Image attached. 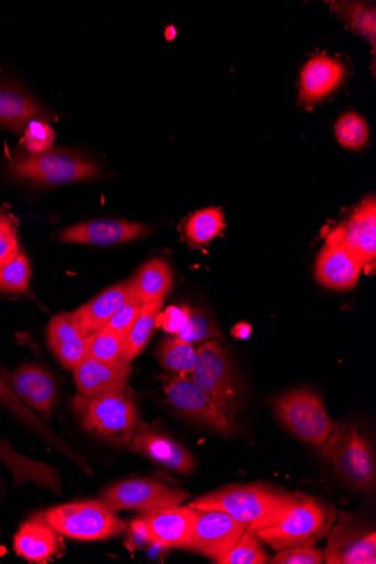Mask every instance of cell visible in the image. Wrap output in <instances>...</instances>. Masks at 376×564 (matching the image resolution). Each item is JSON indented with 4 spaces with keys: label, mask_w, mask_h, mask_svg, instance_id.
<instances>
[{
    "label": "cell",
    "mask_w": 376,
    "mask_h": 564,
    "mask_svg": "<svg viewBox=\"0 0 376 564\" xmlns=\"http://www.w3.org/2000/svg\"><path fill=\"white\" fill-rule=\"evenodd\" d=\"M297 494H287L260 482L232 485L206 494L189 503L196 510L224 511L247 525V530L259 532L279 525L294 505Z\"/></svg>",
    "instance_id": "1"
},
{
    "label": "cell",
    "mask_w": 376,
    "mask_h": 564,
    "mask_svg": "<svg viewBox=\"0 0 376 564\" xmlns=\"http://www.w3.org/2000/svg\"><path fill=\"white\" fill-rule=\"evenodd\" d=\"M319 456L352 489L370 494L376 485V460L370 438L359 424L339 422L318 448Z\"/></svg>",
    "instance_id": "2"
},
{
    "label": "cell",
    "mask_w": 376,
    "mask_h": 564,
    "mask_svg": "<svg viewBox=\"0 0 376 564\" xmlns=\"http://www.w3.org/2000/svg\"><path fill=\"white\" fill-rule=\"evenodd\" d=\"M196 355L190 377L217 402L236 426L248 402V389L227 348L219 340L212 339L202 344Z\"/></svg>",
    "instance_id": "3"
},
{
    "label": "cell",
    "mask_w": 376,
    "mask_h": 564,
    "mask_svg": "<svg viewBox=\"0 0 376 564\" xmlns=\"http://www.w3.org/2000/svg\"><path fill=\"white\" fill-rule=\"evenodd\" d=\"M72 404L87 433L119 447H129L140 422L137 406L126 391L89 398L78 395Z\"/></svg>",
    "instance_id": "4"
},
{
    "label": "cell",
    "mask_w": 376,
    "mask_h": 564,
    "mask_svg": "<svg viewBox=\"0 0 376 564\" xmlns=\"http://www.w3.org/2000/svg\"><path fill=\"white\" fill-rule=\"evenodd\" d=\"M336 521V510L326 503L297 494L294 505L284 520L273 528L257 532L261 541L280 551L299 546H315L326 538Z\"/></svg>",
    "instance_id": "5"
},
{
    "label": "cell",
    "mask_w": 376,
    "mask_h": 564,
    "mask_svg": "<svg viewBox=\"0 0 376 564\" xmlns=\"http://www.w3.org/2000/svg\"><path fill=\"white\" fill-rule=\"evenodd\" d=\"M57 533L82 541L106 540L127 530L117 510L98 500H84L52 507L43 514Z\"/></svg>",
    "instance_id": "6"
},
{
    "label": "cell",
    "mask_w": 376,
    "mask_h": 564,
    "mask_svg": "<svg viewBox=\"0 0 376 564\" xmlns=\"http://www.w3.org/2000/svg\"><path fill=\"white\" fill-rule=\"evenodd\" d=\"M12 177L32 185H64L94 178L100 174L98 165L71 150H49L8 166Z\"/></svg>",
    "instance_id": "7"
},
{
    "label": "cell",
    "mask_w": 376,
    "mask_h": 564,
    "mask_svg": "<svg viewBox=\"0 0 376 564\" xmlns=\"http://www.w3.org/2000/svg\"><path fill=\"white\" fill-rule=\"evenodd\" d=\"M280 423L303 443L318 448L332 434L335 422L321 397L311 390L288 392L275 402Z\"/></svg>",
    "instance_id": "8"
},
{
    "label": "cell",
    "mask_w": 376,
    "mask_h": 564,
    "mask_svg": "<svg viewBox=\"0 0 376 564\" xmlns=\"http://www.w3.org/2000/svg\"><path fill=\"white\" fill-rule=\"evenodd\" d=\"M166 402L183 419L204 426L224 437H236L237 430L224 410L190 376L164 375Z\"/></svg>",
    "instance_id": "9"
},
{
    "label": "cell",
    "mask_w": 376,
    "mask_h": 564,
    "mask_svg": "<svg viewBox=\"0 0 376 564\" xmlns=\"http://www.w3.org/2000/svg\"><path fill=\"white\" fill-rule=\"evenodd\" d=\"M190 495L153 479H130L107 487L97 500L115 510H141L172 507L183 503Z\"/></svg>",
    "instance_id": "10"
},
{
    "label": "cell",
    "mask_w": 376,
    "mask_h": 564,
    "mask_svg": "<svg viewBox=\"0 0 376 564\" xmlns=\"http://www.w3.org/2000/svg\"><path fill=\"white\" fill-rule=\"evenodd\" d=\"M247 525L218 510H197L186 550L203 554L213 562L222 561L237 545Z\"/></svg>",
    "instance_id": "11"
},
{
    "label": "cell",
    "mask_w": 376,
    "mask_h": 564,
    "mask_svg": "<svg viewBox=\"0 0 376 564\" xmlns=\"http://www.w3.org/2000/svg\"><path fill=\"white\" fill-rule=\"evenodd\" d=\"M324 561L329 564H375L376 533L358 519L341 512L329 533Z\"/></svg>",
    "instance_id": "12"
},
{
    "label": "cell",
    "mask_w": 376,
    "mask_h": 564,
    "mask_svg": "<svg viewBox=\"0 0 376 564\" xmlns=\"http://www.w3.org/2000/svg\"><path fill=\"white\" fill-rule=\"evenodd\" d=\"M0 404L30 433L53 448L58 449L63 454L75 460L83 470L88 475L92 469L64 440H62L55 431H52L45 421L40 417L33 410L20 398L14 390L10 375L0 368Z\"/></svg>",
    "instance_id": "13"
},
{
    "label": "cell",
    "mask_w": 376,
    "mask_h": 564,
    "mask_svg": "<svg viewBox=\"0 0 376 564\" xmlns=\"http://www.w3.org/2000/svg\"><path fill=\"white\" fill-rule=\"evenodd\" d=\"M196 512V509L179 505L147 510L139 517L144 522L150 544L186 549L194 529Z\"/></svg>",
    "instance_id": "14"
},
{
    "label": "cell",
    "mask_w": 376,
    "mask_h": 564,
    "mask_svg": "<svg viewBox=\"0 0 376 564\" xmlns=\"http://www.w3.org/2000/svg\"><path fill=\"white\" fill-rule=\"evenodd\" d=\"M364 269L363 262L351 249L330 238L318 254L314 276L322 286L348 291L357 284Z\"/></svg>",
    "instance_id": "15"
},
{
    "label": "cell",
    "mask_w": 376,
    "mask_h": 564,
    "mask_svg": "<svg viewBox=\"0 0 376 564\" xmlns=\"http://www.w3.org/2000/svg\"><path fill=\"white\" fill-rule=\"evenodd\" d=\"M128 448L180 475H191L195 469V460L185 447L144 423H139Z\"/></svg>",
    "instance_id": "16"
},
{
    "label": "cell",
    "mask_w": 376,
    "mask_h": 564,
    "mask_svg": "<svg viewBox=\"0 0 376 564\" xmlns=\"http://www.w3.org/2000/svg\"><path fill=\"white\" fill-rule=\"evenodd\" d=\"M331 239L351 249L365 268L374 267L376 259V200L364 198L342 228Z\"/></svg>",
    "instance_id": "17"
},
{
    "label": "cell",
    "mask_w": 376,
    "mask_h": 564,
    "mask_svg": "<svg viewBox=\"0 0 376 564\" xmlns=\"http://www.w3.org/2000/svg\"><path fill=\"white\" fill-rule=\"evenodd\" d=\"M20 398L44 421L50 420L58 401V384L53 375L37 364H25L11 376Z\"/></svg>",
    "instance_id": "18"
},
{
    "label": "cell",
    "mask_w": 376,
    "mask_h": 564,
    "mask_svg": "<svg viewBox=\"0 0 376 564\" xmlns=\"http://www.w3.org/2000/svg\"><path fill=\"white\" fill-rule=\"evenodd\" d=\"M151 231L147 225L125 220H95L68 227L60 232L64 242L114 246L139 239Z\"/></svg>",
    "instance_id": "19"
},
{
    "label": "cell",
    "mask_w": 376,
    "mask_h": 564,
    "mask_svg": "<svg viewBox=\"0 0 376 564\" xmlns=\"http://www.w3.org/2000/svg\"><path fill=\"white\" fill-rule=\"evenodd\" d=\"M133 295L132 281L123 282L78 307L72 313V322L79 335L87 338L103 329Z\"/></svg>",
    "instance_id": "20"
},
{
    "label": "cell",
    "mask_w": 376,
    "mask_h": 564,
    "mask_svg": "<svg viewBox=\"0 0 376 564\" xmlns=\"http://www.w3.org/2000/svg\"><path fill=\"white\" fill-rule=\"evenodd\" d=\"M131 366L123 360L105 362L95 358H84L74 370V379L79 394L86 398L112 391H126Z\"/></svg>",
    "instance_id": "21"
},
{
    "label": "cell",
    "mask_w": 376,
    "mask_h": 564,
    "mask_svg": "<svg viewBox=\"0 0 376 564\" xmlns=\"http://www.w3.org/2000/svg\"><path fill=\"white\" fill-rule=\"evenodd\" d=\"M345 66L337 59L316 56L301 73L300 99L304 106H314L332 94L345 77Z\"/></svg>",
    "instance_id": "22"
},
{
    "label": "cell",
    "mask_w": 376,
    "mask_h": 564,
    "mask_svg": "<svg viewBox=\"0 0 376 564\" xmlns=\"http://www.w3.org/2000/svg\"><path fill=\"white\" fill-rule=\"evenodd\" d=\"M46 340L60 362L69 370H75L85 358V339L72 322V313L53 317L46 329Z\"/></svg>",
    "instance_id": "23"
},
{
    "label": "cell",
    "mask_w": 376,
    "mask_h": 564,
    "mask_svg": "<svg viewBox=\"0 0 376 564\" xmlns=\"http://www.w3.org/2000/svg\"><path fill=\"white\" fill-rule=\"evenodd\" d=\"M60 541L43 517H35L18 531L14 538V550L18 555L30 561L42 563L55 555Z\"/></svg>",
    "instance_id": "24"
},
{
    "label": "cell",
    "mask_w": 376,
    "mask_h": 564,
    "mask_svg": "<svg viewBox=\"0 0 376 564\" xmlns=\"http://www.w3.org/2000/svg\"><path fill=\"white\" fill-rule=\"evenodd\" d=\"M43 113L29 94L17 86L0 83V127L23 133L26 126Z\"/></svg>",
    "instance_id": "25"
},
{
    "label": "cell",
    "mask_w": 376,
    "mask_h": 564,
    "mask_svg": "<svg viewBox=\"0 0 376 564\" xmlns=\"http://www.w3.org/2000/svg\"><path fill=\"white\" fill-rule=\"evenodd\" d=\"M135 296L144 305L163 301L173 284L170 264L164 259L147 262L131 279Z\"/></svg>",
    "instance_id": "26"
},
{
    "label": "cell",
    "mask_w": 376,
    "mask_h": 564,
    "mask_svg": "<svg viewBox=\"0 0 376 564\" xmlns=\"http://www.w3.org/2000/svg\"><path fill=\"white\" fill-rule=\"evenodd\" d=\"M163 301L142 305L138 318L125 338L123 361L130 364L147 346L157 327Z\"/></svg>",
    "instance_id": "27"
},
{
    "label": "cell",
    "mask_w": 376,
    "mask_h": 564,
    "mask_svg": "<svg viewBox=\"0 0 376 564\" xmlns=\"http://www.w3.org/2000/svg\"><path fill=\"white\" fill-rule=\"evenodd\" d=\"M196 350L178 336L169 337L160 344L157 360L168 372L179 376H191L196 364Z\"/></svg>",
    "instance_id": "28"
},
{
    "label": "cell",
    "mask_w": 376,
    "mask_h": 564,
    "mask_svg": "<svg viewBox=\"0 0 376 564\" xmlns=\"http://www.w3.org/2000/svg\"><path fill=\"white\" fill-rule=\"evenodd\" d=\"M226 228L225 216L221 209L208 208L194 214L185 226L187 238L204 245L216 238Z\"/></svg>",
    "instance_id": "29"
},
{
    "label": "cell",
    "mask_w": 376,
    "mask_h": 564,
    "mask_svg": "<svg viewBox=\"0 0 376 564\" xmlns=\"http://www.w3.org/2000/svg\"><path fill=\"white\" fill-rule=\"evenodd\" d=\"M84 339L85 358H95V360L105 362L122 360L125 338L109 332L99 330Z\"/></svg>",
    "instance_id": "30"
},
{
    "label": "cell",
    "mask_w": 376,
    "mask_h": 564,
    "mask_svg": "<svg viewBox=\"0 0 376 564\" xmlns=\"http://www.w3.org/2000/svg\"><path fill=\"white\" fill-rule=\"evenodd\" d=\"M0 460L10 470L17 485L30 481L40 470L39 460L19 453L4 440H0Z\"/></svg>",
    "instance_id": "31"
},
{
    "label": "cell",
    "mask_w": 376,
    "mask_h": 564,
    "mask_svg": "<svg viewBox=\"0 0 376 564\" xmlns=\"http://www.w3.org/2000/svg\"><path fill=\"white\" fill-rule=\"evenodd\" d=\"M270 556L264 550L259 536L249 530L221 564H265Z\"/></svg>",
    "instance_id": "32"
},
{
    "label": "cell",
    "mask_w": 376,
    "mask_h": 564,
    "mask_svg": "<svg viewBox=\"0 0 376 564\" xmlns=\"http://www.w3.org/2000/svg\"><path fill=\"white\" fill-rule=\"evenodd\" d=\"M31 265L26 256L21 252L12 263L0 269V292L25 293L31 281Z\"/></svg>",
    "instance_id": "33"
},
{
    "label": "cell",
    "mask_w": 376,
    "mask_h": 564,
    "mask_svg": "<svg viewBox=\"0 0 376 564\" xmlns=\"http://www.w3.org/2000/svg\"><path fill=\"white\" fill-rule=\"evenodd\" d=\"M335 132L339 142L347 149H359L368 140V127L365 120L354 112L340 118Z\"/></svg>",
    "instance_id": "34"
},
{
    "label": "cell",
    "mask_w": 376,
    "mask_h": 564,
    "mask_svg": "<svg viewBox=\"0 0 376 564\" xmlns=\"http://www.w3.org/2000/svg\"><path fill=\"white\" fill-rule=\"evenodd\" d=\"M56 133L46 122L31 121L23 131V143L31 156L42 155L52 149Z\"/></svg>",
    "instance_id": "35"
},
{
    "label": "cell",
    "mask_w": 376,
    "mask_h": 564,
    "mask_svg": "<svg viewBox=\"0 0 376 564\" xmlns=\"http://www.w3.org/2000/svg\"><path fill=\"white\" fill-rule=\"evenodd\" d=\"M175 336L190 344H194L210 338L221 337V333L205 315L201 312L190 310L185 326Z\"/></svg>",
    "instance_id": "36"
},
{
    "label": "cell",
    "mask_w": 376,
    "mask_h": 564,
    "mask_svg": "<svg viewBox=\"0 0 376 564\" xmlns=\"http://www.w3.org/2000/svg\"><path fill=\"white\" fill-rule=\"evenodd\" d=\"M21 253L18 231L9 215H0V269L12 263Z\"/></svg>",
    "instance_id": "37"
},
{
    "label": "cell",
    "mask_w": 376,
    "mask_h": 564,
    "mask_svg": "<svg viewBox=\"0 0 376 564\" xmlns=\"http://www.w3.org/2000/svg\"><path fill=\"white\" fill-rule=\"evenodd\" d=\"M142 305L143 304L133 295L100 330L126 338L138 318Z\"/></svg>",
    "instance_id": "38"
},
{
    "label": "cell",
    "mask_w": 376,
    "mask_h": 564,
    "mask_svg": "<svg viewBox=\"0 0 376 564\" xmlns=\"http://www.w3.org/2000/svg\"><path fill=\"white\" fill-rule=\"evenodd\" d=\"M271 564H322L324 551L314 546H299L280 550L279 553L268 560Z\"/></svg>",
    "instance_id": "39"
},
{
    "label": "cell",
    "mask_w": 376,
    "mask_h": 564,
    "mask_svg": "<svg viewBox=\"0 0 376 564\" xmlns=\"http://www.w3.org/2000/svg\"><path fill=\"white\" fill-rule=\"evenodd\" d=\"M191 307L185 306H171L163 315L161 325L163 328L173 335H176L186 324Z\"/></svg>",
    "instance_id": "40"
},
{
    "label": "cell",
    "mask_w": 376,
    "mask_h": 564,
    "mask_svg": "<svg viewBox=\"0 0 376 564\" xmlns=\"http://www.w3.org/2000/svg\"><path fill=\"white\" fill-rule=\"evenodd\" d=\"M146 544H150L148 531L144 525V522L141 520L140 517H138L136 520L132 521L130 525L126 545L130 550H136Z\"/></svg>",
    "instance_id": "41"
},
{
    "label": "cell",
    "mask_w": 376,
    "mask_h": 564,
    "mask_svg": "<svg viewBox=\"0 0 376 564\" xmlns=\"http://www.w3.org/2000/svg\"><path fill=\"white\" fill-rule=\"evenodd\" d=\"M355 19L353 20L355 26L365 33L372 40L375 37V13L369 10L358 11Z\"/></svg>",
    "instance_id": "42"
}]
</instances>
